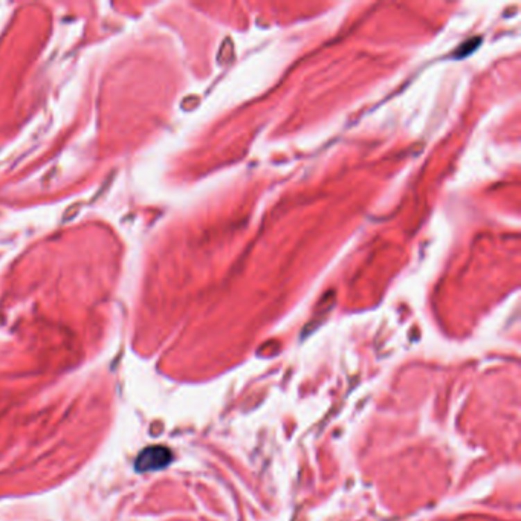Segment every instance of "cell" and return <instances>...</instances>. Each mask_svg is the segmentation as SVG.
<instances>
[{"label":"cell","instance_id":"obj_1","mask_svg":"<svg viewBox=\"0 0 521 521\" xmlns=\"http://www.w3.org/2000/svg\"><path fill=\"white\" fill-rule=\"evenodd\" d=\"M173 460V454L169 448L165 447H148L141 452L137 459V468L138 472H152L160 471L162 468L169 466Z\"/></svg>","mask_w":521,"mask_h":521}]
</instances>
